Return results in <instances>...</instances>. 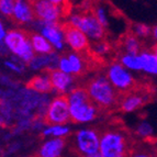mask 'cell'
I'll return each instance as SVG.
<instances>
[{
    "mask_svg": "<svg viewBox=\"0 0 157 157\" xmlns=\"http://www.w3.org/2000/svg\"><path fill=\"white\" fill-rule=\"evenodd\" d=\"M136 140L121 122L112 123L101 131L100 153L103 157H128Z\"/></svg>",
    "mask_w": 157,
    "mask_h": 157,
    "instance_id": "6da1fadb",
    "label": "cell"
},
{
    "mask_svg": "<svg viewBox=\"0 0 157 157\" xmlns=\"http://www.w3.org/2000/svg\"><path fill=\"white\" fill-rule=\"evenodd\" d=\"M94 105H97L101 114L112 113L119 110V98L120 94L117 91L107 75H96L92 78L88 79L84 84Z\"/></svg>",
    "mask_w": 157,
    "mask_h": 157,
    "instance_id": "7a4b0ae2",
    "label": "cell"
},
{
    "mask_svg": "<svg viewBox=\"0 0 157 157\" xmlns=\"http://www.w3.org/2000/svg\"><path fill=\"white\" fill-rule=\"evenodd\" d=\"M67 21L80 29L91 42L110 39L109 37L110 33L100 23L97 17L94 16L89 0H86L81 7H79L76 11L71 12Z\"/></svg>",
    "mask_w": 157,
    "mask_h": 157,
    "instance_id": "3957f363",
    "label": "cell"
},
{
    "mask_svg": "<svg viewBox=\"0 0 157 157\" xmlns=\"http://www.w3.org/2000/svg\"><path fill=\"white\" fill-rule=\"evenodd\" d=\"M71 121L73 123H86L97 119L101 114L98 107L94 105L84 86H77L68 92Z\"/></svg>",
    "mask_w": 157,
    "mask_h": 157,
    "instance_id": "277c9868",
    "label": "cell"
},
{
    "mask_svg": "<svg viewBox=\"0 0 157 157\" xmlns=\"http://www.w3.org/2000/svg\"><path fill=\"white\" fill-rule=\"evenodd\" d=\"M10 52L18 56L24 63L29 64L35 57V51L31 42V33L23 30L13 29L7 31L3 44Z\"/></svg>",
    "mask_w": 157,
    "mask_h": 157,
    "instance_id": "5b68a950",
    "label": "cell"
},
{
    "mask_svg": "<svg viewBox=\"0 0 157 157\" xmlns=\"http://www.w3.org/2000/svg\"><path fill=\"white\" fill-rule=\"evenodd\" d=\"M101 131L97 128H82L76 132L71 141V151L76 157H84L100 152Z\"/></svg>",
    "mask_w": 157,
    "mask_h": 157,
    "instance_id": "8992f818",
    "label": "cell"
},
{
    "mask_svg": "<svg viewBox=\"0 0 157 157\" xmlns=\"http://www.w3.org/2000/svg\"><path fill=\"white\" fill-rule=\"evenodd\" d=\"M71 121V108L67 94H59L55 97L47 108L46 113L42 119L45 125H64Z\"/></svg>",
    "mask_w": 157,
    "mask_h": 157,
    "instance_id": "52a82bcc",
    "label": "cell"
},
{
    "mask_svg": "<svg viewBox=\"0 0 157 157\" xmlns=\"http://www.w3.org/2000/svg\"><path fill=\"white\" fill-rule=\"evenodd\" d=\"M105 75L112 86L120 94H124L135 89L140 82L126 71V67H124L119 60H113L109 64Z\"/></svg>",
    "mask_w": 157,
    "mask_h": 157,
    "instance_id": "ba28073f",
    "label": "cell"
},
{
    "mask_svg": "<svg viewBox=\"0 0 157 157\" xmlns=\"http://www.w3.org/2000/svg\"><path fill=\"white\" fill-rule=\"evenodd\" d=\"M34 18L41 23H62L66 17L63 9L47 0H31Z\"/></svg>",
    "mask_w": 157,
    "mask_h": 157,
    "instance_id": "9c48e42d",
    "label": "cell"
},
{
    "mask_svg": "<svg viewBox=\"0 0 157 157\" xmlns=\"http://www.w3.org/2000/svg\"><path fill=\"white\" fill-rule=\"evenodd\" d=\"M60 29L63 31L65 42L75 53H85L90 50L89 39L77 26L66 20L60 23Z\"/></svg>",
    "mask_w": 157,
    "mask_h": 157,
    "instance_id": "30bf717a",
    "label": "cell"
},
{
    "mask_svg": "<svg viewBox=\"0 0 157 157\" xmlns=\"http://www.w3.org/2000/svg\"><path fill=\"white\" fill-rule=\"evenodd\" d=\"M114 45L117 51V58L120 54L139 55V53L141 54L143 51H145L144 43L128 29L123 34H121L117 41H114Z\"/></svg>",
    "mask_w": 157,
    "mask_h": 157,
    "instance_id": "8fae6325",
    "label": "cell"
},
{
    "mask_svg": "<svg viewBox=\"0 0 157 157\" xmlns=\"http://www.w3.org/2000/svg\"><path fill=\"white\" fill-rule=\"evenodd\" d=\"M42 71L47 74V76L50 77L51 82L54 87V90L62 92V94L67 91L75 80V77L73 75L60 71L59 68L58 69L57 68H45Z\"/></svg>",
    "mask_w": 157,
    "mask_h": 157,
    "instance_id": "7c38bea8",
    "label": "cell"
},
{
    "mask_svg": "<svg viewBox=\"0 0 157 157\" xmlns=\"http://www.w3.org/2000/svg\"><path fill=\"white\" fill-rule=\"evenodd\" d=\"M66 146V137H54L47 140L40 147L36 157H62Z\"/></svg>",
    "mask_w": 157,
    "mask_h": 157,
    "instance_id": "4fadbf2b",
    "label": "cell"
},
{
    "mask_svg": "<svg viewBox=\"0 0 157 157\" xmlns=\"http://www.w3.org/2000/svg\"><path fill=\"white\" fill-rule=\"evenodd\" d=\"M42 30L41 33L44 37H46L51 42V44L56 50H63L64 47V34L60 29V23H41Z\"/></svg>",
    "mask_w": 157,
    "mask_h": 157,
    "instance_id": "5bb4252c",
    "label": "cell"
},
{
    "mask_svg": "<svg viewBox=\"0 0 157 157\" xmlns=\"http://www.w3.org/2000/svg\"><path fill=\"white\" fill-rule=\"evenodd\" d=\"M13 19L19 24H26L33 21L35 18L31 0H16Z\"/></svg>",
    "mask_w": 157,
    "mask_h": 157,
    "instance_id": "9a60e30c",
    "label": "cell"
},
{
    "mask_svg": "<svg viewBox=\"0 0 157 157\" xmlns=\"http://www.w3.org/2000/svg\"><path fill=\"white\" fill-rule=\"evenodd\" d=\"M25 88L30 90H33L39 94H48L54 90L52 82H51L50 77L47 74L43 73V75H37L30 79L25 84Z\"/></svg>",
    "mask_w": 157,
    "mask_h": 157,
    "instance_id": "2e32d148",
    "label": "cell"
},
{
    "mask_svg": "<svg viewBox=\"0 0 157 157\" xmlns=\"http://www.w3.org/2000/svg\"><path fill=\"white\" fill-rule=\"evenodd\" d=\"M31 42L33 45V48L35 51V53L37 54H53L55 53L54 51V46L51 44V42L46 37H44L41 34H36V33H31Z\"/></svg>",
    "mask_w": 157,
    "mask_h": 157,
    "instance_id": "e0dca14e",
    "label": "cell"
},
{
    "mask_svg": "<svg viewBox=\"0 0 157 157\" xmlns=\"http://www.w3.org/2000/svg\"><path fill=\"white\" fill-rule=\"evenodd\" d=\"M142 62V71H146L148 74L156 75L157 74V58L152 53V51H143L140 54Z\"/></svg>",
    "mask_w": 157,
    "mask_h": 157,
    "instance_id": "ac0fdd59",
    "label": "cell"
},
{
    "mask_svg": "<svg viewBox=\"0 0 157 157\" xmlns=\"http://www.w3.org/2000/svg\"><path fill=\"white\" fill-rule=\"evenodd\" d=\"M124 67L132 69V71H142V62L140 55H132V54H120L117 58Z\"/></svg>",
    "mask_w": 157,
    "mask_h": 157,
    "instance_id": "d6986e66",
    "label": "cell"
},
{
    "mask_svg": "<svg viewBox=\"0 0 157 157\" xmlns=\"http://www.w3.org/2000/svg\"><path fill=\"white\" fill-rule=\"evenodd\" d=\"M136 134L144 140L147 144H155L157 142V139L153 135V128L147 122H142L136 130Z\"/></svg>",
    "mask_w": 157,
    "mask_h": 157,
    "instance_id": "ffe728a7",
    "label": "cell"
},
{
    "mask_svg": "<svg viewBox=\"0 0 157 157\" xmlns=\"http://www.w3.org/2000/svg\"><path fill=\"white\" fill-rule=\"evenodd\" d=\"M69 133V128L64 125H51L42 132L43 136H54V137H65Z\"/></svg>",
    "mask_w": 157,
    "mask_h": 157,
    "instance_id": "44dd1931",
    "label": "cell"
},
{
    "mask_svg": "<svg viewBox=\"0 0 157 157\" xmlns=\"http://www.w3.org/2000/svg\"><path fill=\"white\" fill-rule=\"evenodd\" d=\"M128 29L133 32L136 36H139L140 39H142V37H148L152 34V29L148 25L143 23H131Z\"/></svg>",
    "mask_w": 157,
    "mask_h": 157,
    "instance_id": "7402d4cb",
    "label": "cell"
},
{
    "mask_svg": "<svg viewBox=\"0 0 157 157\" xmlns=\"http://www.w3.org/2000/svg\"><path fill=\"white\" fill-rule=\"evenodd\" d=\"M128 157H154V152L147 149L140 142L136 141L133 148L131 149V153H130Z\"/></svg>",
    "mask_w": 157,
    "mask_h": 157,
    "instance_id": "603a6c76",
    "label": "cell"
},
{
    "mask_svg": "<svg viewBox=\"0 0 157 157\" xmlns=\"http://www.w3.org/2000/svg\"><path fill=\"white\" fill-rule=\"evenodd\" d=\"M16 0H0V11L1 14L7 18H13Z\"/></svg>",
    "mask_w": 157,
    "mask_h": 157,
    "instance_id": "cb8c5ba5",
    "label": "cell"
},
{
    "mask_svg": "<svg viewBox=\"0 0 157 157\" xmlns=\"http://www.w3.org/2000/svg\"><path fill=\"white\" fill-rule=\"evenodd\" d=\"M47 1H50V2L54 3V5L58 6V7H60V8L63 9L66 19L69 18V16H71L74 10L73 5H71V2L69 0H47Z\"/></svg>",
    "mask_w": 157,
    "mask_h": 157,
    "instance_id": "d4e9b609",
    "label": "cell"
},
{
    "mask_svg": "<svg viewBox=\"0 0 157 157\" xmlns=\"http://www.w3.org/2000/svg\"><path fill=\"white\" fill-rule=\"evenodd\" d=\"M6 66H8V67L11 68L12 71H18V73H20V71H21V69H22V68L20 67V66H18L17 64L12 63V62H6Z\"/></svg>",
    "mask_w": 157,
    "mask_h": 157,
    "instance_id": "484cf974",
    "label": "cell"
},
{
    "mask_svg": "<svg viewBox=\"0 0 157 157\" xmlns=\"http://www.w3.org/2000/svg\"><path fill=\"white\" fill-rule=\"evenodd\" d=\"M0 39H1V41L3 42V40H5V37H6V35H7V33H6V31H5V25H3L2 23H1V25H0Z\"/></svg>",
    "mask_w": 157,
    "mask_h": 157,
    "instance_id": "4316f807",
    "label": "cell"
},
{
    "mask_svg": "<svg viewBox=\"0 0 157 157\" xmlns=\"http://www.w3.org/2000/svg\"><path fill=\"white\" fill-rule=\"evenodd\" d=\"M152 36H153V39L157 42V25L154 26V28L152 29Z\"/></svg>",
    "mask_w": 157,
    "mask_h": 157,
    "instance_id": "83f0119b",
    "label": "cell"
},
{
    "mask_svg": "<svg viewBox=\"0 0 157 157\" xmlns=\"http://www.w3.org/2000/svg\"><path fill=\"white\" fill-rule=\"evenodd\" d=\"M84 157H103V155H102L100 152H97V153H94V154L88 155V156H84Z\"/></svg>",
    "mask_w": 157,
    "mask_h": 157,
    "instance_id": "f1b7e54d",
    "label": "cell"
},
{
    "mask_svg": "<svg viewBox=\"0 0 157 157\" xmlns=\"http://www.w3.org/2000/svg\"><path fill=\"white\" fill-rule=\"evenodd\" d=\"M151 51H152V53L154 54L155 56H156V58H157V44L153 45L152 48H151Z\"/></svg>",
    "mask_w": 157,
    "mask_h": 157,
    "instance_id": "f546056e",
    "label": "cell"
},
{
    "mask_svg": "<svg viewBox=\"0 0 157 157\" xmlns=\"http://www.w3.org/2000/svg\"><path fill=\"white\" fill-rule=\"evenodd\" d=\"M153 152H154V157H157V148L153 149Z\"/></svg>",
    "mask_w": 157,
    "mask_h": 157,
    "instance_id": "4dcf8cb0",
    "label": "cell"
},
{
    "mask_svg": "<svg viewBox=\"0 0 157 157\" xmlns=\"http://www.w3.org/2000/svg\"><path fill=\"white\" fill-rule=\"evenodd\" d=\"M35 157H36V156H35Z\"/></svg>",
    "mask_w": 157,
    "mask_h": 157,
    "instance_id": "1f68e13d",
    "label": "cell"
}]
</instances>
